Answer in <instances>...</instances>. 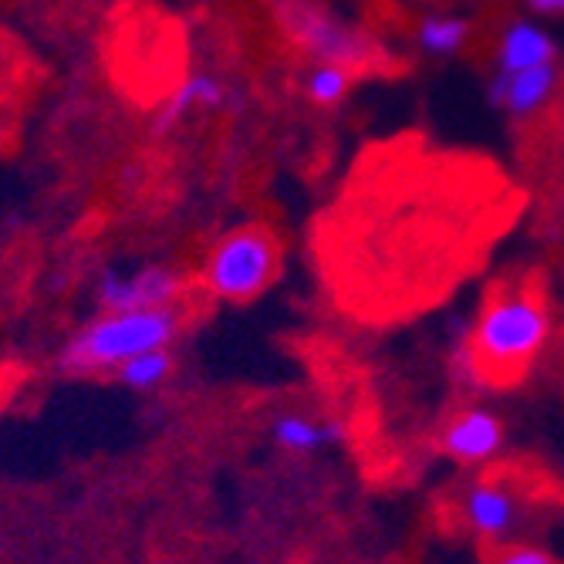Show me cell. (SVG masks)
Here are the masks:
<instances>
[{"mask_svg":"<svg viewBox=\"0 0 564 564\" xmlns=\"http://www.w3.org/2000/svg\"><path fill=\"white\" fill-rule=\"evenodd\" d=\"M551 332L547 297L538 278L497 284L467 341V369L487 386L518 382Z\"/></svg>","mask_w":564,"mask_h":564,"instance_id":"1","label":"cell"},{"mask_svg":"<svg viewBox=\"0 0 564 564\" xmlns=\"http://www.w3.org/2000/svg\"><path fill=\"white\" fill-rule=\"evenodd\" d=\"M180 315L173 307H139V312H106L62 355V369L68 372H101L119 369L129 358L166 348L176 335Z\"/></svg>","mask_w":564,"mask_h":564,"instance_id":"2","label":"cell"},{"mask_svg":"<svg viewBox=\"0 0 564 564\" xmlns=\"http://www.w3.org/2000/svg\"><path fill=\"white\" fill-rule=\"evenodd\" d=\"M274 18L281 31L318 65H341L348 72L376 68L382 62V47L355 24L335 18L315 0H274Z\"/></svg>","mask_w":564,"mask_h":564,"instance_id":"3","label":"cell"},{"mask_svg":"<svg viewBox=\"0 0 564 564\" xmlns=\"http://www.w3.org/2000/svg\"><path fill=\"white\" fill-rule=\"evenodd\" d=\"M278 274V240L264 227L227 234L203 264V284L224 301H253Z\"/></svg>","mask_w":564,"mask_h":564,"instance_id":"4","label":"cell"},{"mask_svg":"<svg viewBox=\"0 0 564 564\" xmlns=\"http://www.w3.org/2000/svg\"><path fill=\"white\" fill-rule=\"evenodd\" d=\"M183 294V281L173 271L145 268L135 274L106 271L98 284V297L109 312H139V307H173Z\"/></svg>","mask_w":564,"mask_h":564,"instance_id":"5","label":"cell"},{"mask_svg":"<svg viewBox=\"0 0 564 564\" xmlns=\"http://www.w3.org/2000/svg\"><path fill=\"white\" fill-rule=\"evenodd\" d=\"M500 443H503V426L487 409H467L443 433L446 453L459 459V464H484V459H490L500 449Z\"/></svg>","mask_w":564,"mask_h":564,"instance_id":"6","label":"cell"},{"mask_svg":"<svg viewBox=\"0 0 564 564\" xmlns=\"http://www.w3.org/2000/svg\"><path fill=\"white\" fill-rule=\"evenodd\" d=\"M464 518L480 538L497 541L518 524V500L497 484H477L464 497Z\"/></svg>","mask_w":564,"mask_h":564,"instance_id":"7","label":"cell"},{"mask_svg":"<svg viewBox=\"0 0 564 564\" xmlns=\"http://www.w3.org/2000/svg\"><path fill=\"white\" fill-rule=\"evenodd\" d=\"M554 65H541V68H528V72H514V75H497L490 98L497 106H503L514 116H528L534 109H541L544 101L554 91Z\"/></svg>","mask_w":564,"mask_h":564,"instance_id":"8","label":"cell"},{"mask_svg":"<svg viewBox=\"0 0 564 564\" xmlns=\"http://www.w3.org/2000/svg\"><path fill=\"white\" fill-rule=\"evenodd\" d=\"M227 101H230V88H227L220 78L196 72V75H189V78L166 98V106H163V112H160V129L176 126V122H180L183 116H189L193 109H224Z\"/></svg>","mask_w":564,"mask_h":564,"instance_id":"9","label":"cell"},{"mask_svg":"<svg viewBox=\"0 0 564 564\" xmlns=\"http://www.w3.org/2000/svg\"><path fill=\"white\" fill-rule=\"evenodd\" d=\"M554 62V44L534 24H510L500 41V75H514Z\"/></svg>","mask_w":564,"mask_h":564,"instance_id":"10","label":"cell"},{"mask_svg":"<svg viewBox=\"0 0 564 564\" xmlns=\"http://www.w3.org/2000/svg\"><path fill=\"white\" fill-rule=\"evenodd\" d=\"M341 436L338 423H312L304 416H284L274 423V440L291 453H312Z\"/></svg>","mask_w":564,"mask_h":564,"instance_id":"11","label":"cell"},{"mask_svg":"<svg viewBox=\"0 0 564 564\" xmlns=\"http://www.w3.org/2000/svg\"><path fill=\"white\" fill-rule=\"evenodd\" d=\"M470 37V24L459 21V18H426L420 24V47L426 55H456L459 47L467 44Z\"/></svg>","mask_w":564,"mask_h":564,"instance_id":"12","label":"cell"},{"mask_svg":"<svg viewBox=\"0 0 564 564\" xmlns=\"http://www.w3.org/2000/svg\"><path fill=\"white\" fill-rule=\"evenodd\" d=\"M119 376L132 389H152V386H160L170 376V355H166V348L142 351V355H135V358H129V362L119 366Z\"/></svg>","mask_w":564,"mask_h":564,"instance_id":"13","label":"cell"},{"mask_svg":"<svg viewBox=\"0 0 564 564\" xmlns=\"http://www.w3.org/2000/svg\"><path fill=\"white\" fill-rule=\"evenodd\" d=\"M307 95H312V101H318V106H335V101L345 98L348 85H351V72L341 68V65H315L312 75H307Z\"/></svg>","mask_w":564,"mask_h":564,"instance_id":"14","label":"cell"},{"mask_svg":"<svg viewBox=\"0 0 564 564\" xmlns=\"http://www.w3.org/2000/svg\"><path fill=\"white\" fill-rule=\"evenodd\" d=\"M494 564H557L554 554H547L544 547H534V544H510L503 547Z\"/></svg>","mask_w":564,"mask_h":564,"instance_id":"15","label":"cell"},{"mask_svg":"<svg viewBox=\"0 0 564 564\" xmlns=\"http://www.w3.org/2000/svg\"><path fill=\"white\" fill-rule=\"evenodd\" d=\"M531 8L544 14H564V0H531Z\"/></svg>","mask_w":564,"mask_h":564,"instance_id":"16","label":"cell"}]
</instances>
